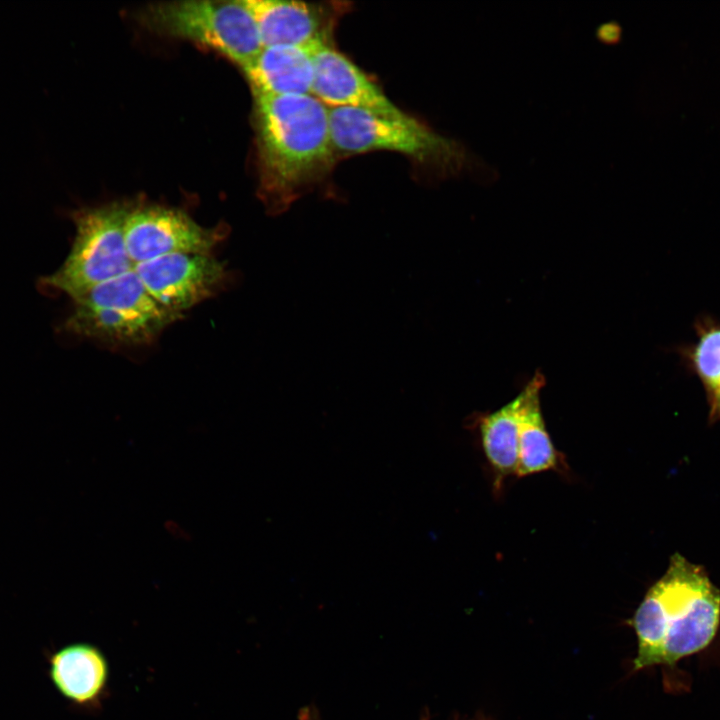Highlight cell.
<instances>
[{
	"mask_svg": "<svg viewBox=\"0 0 720 720\" xmlns=\"http://www.w3.org/2000/svg\"><path fill=\"white\" fill-rule=\"evenodd\" d=\"M520 401L518 394L498 410L477 417L481 445L492 472L496 494L507 477L516 475Z\"/></svg>",
	"mask_w": 720,
	"mask_h": 720,
	"instance_id": "obj_14",
	"label": "cell"
},
{
	"mask_svg": "<svg viewBox=\"0 0 720 720\" xmlns=\"http://www.w3.org/2000/svg\"><path fill=\"white\" fill-rule=\"evenodd\" d=\"M329 116L338 158L390 151L404 155L440 177L470 171L497 176L492 166L480 161L461 142L437 133L407 113L387 116L365 109L338 107L329 108Z\"/></svg>",
	"mask_w": 720,
	"mask_h": 720,
	"instance_id": "obj_3",
	"label": "cell"
},
{
	"mask_svg": "<svg viewBox=\"0 0 720 720\" xmlns=\"http://www.w3.org/2000/svg\"><path fill=\"white\" fill-rule=\"evenodd\" d=\"M134 271L158 303L180 316L214 296L227 279L226 265L201 253L159 256L136 264Z\"/></svg>",
	"mask_w": 720,
	"mask_h": 720,
	"instance_id": "obj_8",
	"label": "cell"
},
{
	"mask_svg": "<svg viewBox=\"0 0 720 720\" xmlns=\"http://www.w3.org/2000/svg\"><path fill=\"white\" fill-rule=\"evenodd\" d=\"M141 17L152 30L213 48L242 69L263 49L244 0L156 3L146 7Z\"/></svg>",
	"mask_w": 720,
	"mask_h": 720,
	"instance_id": "obj_6",
	"label": "cell"
},
{
	"mask_svg": "<svg viewBox=\"0 0 720 720\" xmlns=\"http://www.w3.org/2000/svg\"><path fill=\"white\" fill-rule=\"evenodd\" d=\"M312 95L328 108L352 107L381 115L401 116L382 88L333 44L313 47Z\"/></svg>",
	"mask_w": 720,
	"mask_h": 720,
	"instance_id": "obj_11",
	"label": "cell"
},
{
	"mask_svg": "<svg viewBox=\"0 0 720 720\" xmlns=\"http://www.w3.org/2000/svg\"><path fill=\"white\" fill-rule=\"evenodd\" d=\"M243 71L254 96L312 94L313 47H263Z\"/></svg>",
	"mask_w": 720,
	"mask_h": 720,
	"instance_id": "obj_12",
	"label": "cell"
},
{
	"mask_svg": "<svg viewBox=\"0 0 720 720\" xmlns=\"http://www.w3.org/2000/svg\"><path fill=\"white\" fill-rule=\"evenodd\" d=\"M710 421L720 420V384L717 389L707 397Z\"/></svg>",
	"mask_w": 720,
	"mask_h": 720,
	"instance_id": "obj_17",
	"label": "cell"
},
{
	"mask_svg": "<svg viewBox=\"0 0 720 720\" xmlns=\"http://www.w3.org/2000/svg\"><path fill=\"white\" fill-rule=\"evenodd\" d=\"M632 625L638 641L634 670L673 666L714 640L720 626V591L702 567L675 553L638 606Z\"/></svg>",
	"mask_w": 720,
	"mask_h": 720,
	"instance_id": "obj_2",
	"label": "cell"
},
{
	"mask_svg": "<svg viewBox=\"0 0 720 720\" xmlns=\"http://www.w3.org/2000/svg\"><path fill=\"white\" fill-rule=\"evenodd\" d=\"M263 47L332 44L335 27L349 9L345 2L244 0Z\"/></svg>",
	"mask_w": 720,
	"mask_h": 720,
	"instance_id": "obj_9",
	"label": "cell"
},
{
	"mask_svg": "<svg viewBox=\"0 0 720 720\" xmlns=\"http://www.w3.org/2000/svg\"><path fill=\"white\" fill-rule=\"evenodd\" d=\"M544 377L536 373L519 393L517 477L555 470L567 471L564 456L554 446L540 406Z\"/></svg>",
	"mask_w": 720,
	"mask_h": 720,
	"instance_id": "obj_13",
	"label": "cell"
},
{
	"mask_svg": "<svg viewBox=\"0 0 720 720\" xmlns=\"http://www.w3.org/2000/svg\"><path fill=\"white\" fill-rule=\"evenodd\" d=\"M260 193L281 213L327 178L336 160L329 108L312 94L254 96Z\"/></svg>",
	"mask_w": 720,
	"mask_h": 720,
	"instance_id": "obj_1",
	"label": "cell"
},
{
	"mask_svg": "<svg viewBox=\"0 0 720 720\" xmlns=\"http://www.w3.org/2000/svg\"><path fill=\"white\" fill-rule=\"evenodd\" d=\"M73 301L63 329L110 346L148 344L181 317L150 295L134 268Z\"/></svg>",
	"mask_w": 720,
	"mask_h": 720,
	"instance_id": "obj_4",
	"label": "cell"
},
{
	"mask_svg": "<svg viewBox=\"0 0 720 720\" xmlns=\"http://www.w3.org/2000/svg\"><path fill=\"white\" fill-rule=\"evenodd\" d=\"M596 36L606 44L618 43L622 37V27L616 21L602 23L596 29Z\"/></svg>",
	"mask_w": 720,
	"mask_h": 720,
	"instance_id": "obj_16",
	"label": "cell"
},
{
	"mask_svg": "<svg viewBox=\"0 0 720 720\" xmlns=\"http://www.w3.org/2000/svg\"><path fill=\"white\" fill-rule=\"evenodd\" d=\"M225 233L200 225L181 210L156 205L130 208L125 221V243L134 266L172 253L210 254Z\"/></svg>",
	"mask_w": 720,
	"mask_h": 720,
	"instance_id": "obj_7",
	"label": "cell"
},
{
	"mask_svg": "<svg viewBox=\"0 0 720 720\" xmlns=\"http://www.w3.org/2000/svg\"><path fill=\"white\" fill-rule=\"evenodd\" d=\"M696 341L681 349L688 369L711 395L720 384V322L707 316L695 322Z\"/></svg>",
	"mask_w": 720,
	"mask_h": 720,
	"instance_id": "obj_15",
	"label": "cell"
},
{
	"mask_svg": "<svg viewBox=\"0 0 720 720\" xmlns=\"http://www.w3.org/2000/svg\"><path fill=\"white\" fill-rule=\"evenodd\" d=\"M47 676L74 711L95 713L108 695L110 666L95 644L76 641L56 649H45Z\"/></svg>",
	"mask_w": 720,
	"mask_h": 720,
	"instance_id": "obj_10",
	"label": "cell"
},
{
	"mask_svg": "<svg viewBox=\"0 0 720 720\" xmlns=\"http://www.w3.org/2000/svg\"><path fill=\"white\" fill-rule=\"evenodd\" d=\"M130 207L111 204L73 213L75 236L63 264L41 278L45 287L72 299L134 268L125 243Z\"/></svg>",
	"mask_w": 720,
	"mask_h": 720,
	"instance_id": "obj_5",
	"label": "cell"
}]
</instances>
